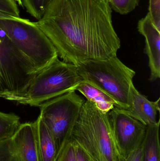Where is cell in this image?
<instances>
[{"label":"cell","instance_id":"cell-1","mask_svg":"<svg viewBox=\"0 0 160 161\" xmlns=\"http://www.w3.org/2000/svg\"><path fill=\"white\" fill-rule=\"evenodd\" d=\"M109 0H52L36 22L64 62L77 66L116 56L121 42Z\"/></svg>","mask_w":160,"mask_h":161},{"label":"cell","instance_id":"cell-2","mask_svg":"<svg viewBox=\"0 0 160 161\" xmlns=\"http://www.w3.org/2000/svg\"><path fill=\"white\" fill-rule=\"evenodd\" d=\"M69 139L79 146L91 161H122L108 113L85 100Z\"/></svg>","mask_w":160,"mask_h":161},{"label":"cell","instance_id":"cell-3","mask_svg":"<svg viewBox=\"0 0 160 161\" xmlns=\"http://www.w3.org/2000/svg\"><path fill=\"white\" fill-rule=\"evenodd\" d=\"M77 67L84 80L106 93L116 102L118 108L128 107L131 86L136 72L117 56L85 61Z\"/></svg>","mask_w":160,"mask_h":161},{"label":"cell","instance_id":"cell-4","mask_svg":"<svg viewBox=\"0 0 160 161\" xmlns=\"http://www.w3.org/2000/svg\"><path fill=\"white\" fill-rule=\"evenodd\" d=\"M37 73L0 27V97L20 104Z\"/></svg>","mask_w":160,"mask_h":161},{"label":"cell","instance_id":"cell-5","mask_svg":"<svg viewBox=\"0 0 160 161\" xmlns=\"http://www.w3.org/2000/svg\"><path fill=\"white\" fill-rule=\"evenodd\" d=\"M84 81L77 66L55 58L30 82L20 104L39 107L72 91Z\"/></svg>","mask_w":160,"mask_h":161},{"label":"cell","instance_id":"cell-6","mask_svg":"<svg viewBox=\"0 0 160 161\" xmlns=\"http://www.w3.org/2000/svg\"><path fill=\"white\" fill-rule=\"evenodd\" d=\"M0 27L39 72L58 57L51 42L36 23L19 17L0 19Z\"/></svg>","mask_w":160,"mask_h":161},{"label":"cell","instance_id":"cell-7","mask_svg":"<svg viewBox=\"0 0 160 161\" xmlns=\"http://www.w3.org/2000/svg\"><path fill=\"white\" fill-rule=\"evenodd\" d=\"M85 101L75 91H72L39 106V115L53 138L58 153L64 143L69 140Z\"/></svg>","mask_w":160,"mask_h":161},{"label":"cell","instance_id":"cell-8","mask_svg":"<svg viewBox=\"0 0 160 161\" xmlns=\"http://www.w3.org/2000/svg\"><path fill=\"white\" fill-rule=\"evenodd\" d=\"M119 152L125 157L142 147L147 126L115 107L108 113Z\"/></svg>","mask_w":160,"mask_h":161},{"label":"cell","instance_id":"cell-9","mask_svg":"<svg viewBox=\"0 0 160 161\" xmlns=\"http://www.w3.org/2000/svg\"><path fill=\"white\" fill-rule=\"evenodd\" d=\"M0 161H39L34 122L21 124L12 136L0 142Z\"/></svg>","mask_w":160,"mask_h":161},{"label":"cell","instance_id":"cell-10","mask_svg":"<svg viewBox=\"0 0 160 161\" xmlns=\"http://www.w3.org/2000/svg\"><path fill=\"white\" fill-rule=\"evenodd\" d=\"M138 29L146 40L145 53L149 59V80L160 77V31L155 26L148 13L139 21Z\"/></svg>","mask_w":160,"mask_h":161},{"label":"cell","instance_id":"cell-11","mask_svg":"<svg viewBox=\"0 0 160 161\" xmlns=\"http://www.w3.org/2000/svg\"><path fill=\"white\" fill-rule=\"evenodd\" d=\"M159 102L160 98L156 101L148 100L137 91L133 83L131 86L128 107L126 109L120 108L128 115L148 126L157 122V112L160 111Z\"/></svg>","mask_w":160,"mask_h":161},{"label":"cell","instance_id":"cell-12","mask_svg":"<svg viewBox=\"0 0 160 161\" xmlns=\"http://www.w3.org/2000/svg\"><path fill=\"white\" fill-rule=\"evenodd\" d=\"M34 123L39 161H56L58 154L56 144L40 115Z\"/></svg>","mask_w":160,"mask_h":161},{"label":"cell","instance_id":"cell-13","mask_svg":"<svg viewBox=\"0 0 160 161\" xmlns=\"http://www.w3.org/2000/svg\"><path fill=\"white\" fill-rule=\"evenodd\" d=\"M76 91L82 94L87 100L94 103L99 109L104 113H108L115 107L119 108L116 102L111 97L87 81L84 80L81 82Z\"/></svg>","mask_w":160,"mask_h":161},{"label":"cell","instance_id":"cell-14","mask_svg":"<svg viewBox=\"0 0 160 161\" xmlns=\"http://www.w3.org/2000/svg\"><path fill=\"white\" fill-rule=\"evenodd\" d=\"M160 120L157 124L148 126L142 145V161H160Z\"/></svg>","mask_w":160,"mask_h":161},{"label":"cell","instance_id":"cell-15","mask_svg":"<svg viewBox=\"0 0 160 161\" xmlns=\"http://www.w3.org/2000/svg\"><path fill=\"white\" fill-rule=\"evenodd\" d=\"M20 125V119L17 114L0 112V142L12 136Z\"/></svg>","mask_w":160,"mask_h":161},{"label":"cell","instance_id":"cell-16","mask_svg":"<svg viewBox=\"0 0 160 161\" xmlns=\"http://www.w3.org/2000/svg\"><path fill=\"white\" fill-rule=\"evenodd\" d=\"M23 6L32 17L39 20L52 0H22Z\"/></svg>","mask_w":160,"mask_h":161},{"label":"cell","instance_id":"cell-17","mask_svg":"<svg viewBox=\"0 0 160 161\" xmlns=\"http://www.w3.org/2000/svg\"><path fill=\"white\" fill-rule=\"evenodd\" d=\"M140 0H109L112 9L121 15L128 14L139 5Z\"/></svg>","mask_w":160,"mask_h":161},{"label":"cell","instance_id":"cell-18","mask_svg":"<svg viewBox=\"0 0 160 161\" xmlns=\"http://www.w3.org/2000/svg\"><path fill=\"white\" fill-rule=\"evenodd\" d=\"M56 161H77L75 146L71 140L69 139L64 143Z\"/></svg>","mask_w":160,"mask_h":161},{"label":"cell","instance_id":"cell-19","mask_svg":"<svg viewBox=\"0 0 160 161\" xmlns=\"http://www.w3.org/2000/svg\"><path fill=\"white\" fill-rule=\"evenodd\" d=\"M0 12L15 17H20L19 9L14 0H0Z\"/></svg>","mask_w":160,"mask_h":161},{"label":"cell","instance_id":"cell-20","mask_svg":"<svg viewBox=\"0 0 160 161\" xmlns=\"http://www.w3.org/2000/svg\"><path fill=\"white\" fill-rule=\"evenodd\" d=\"M148 13L154 25L160 31V0H149Z\"/></svg>","mask_w":160,"mask_h":161},{"label":"cell","instance_id":"cell-21","mask_svg":"<svg viewBox=\"0 0 160 161\" xmlns=\"http://www.w3.org/2000/svg\"><path fill=\"white\" fill-rule=\"evenodd\" d=\"M142 148L132 152L125 157H122V161H142Z\"/></svg>","mask_w":160,"mask_h":161},{"label":"cell","instance_id":"cell-22","mask_svg":"<svg viewBox=\"0 0 160 161\" xmlns=\"http://www.w3.org/2000/svg\"><path fill=\"white\" fill-rule=\"evenodd\" d=\"M75 146V152L77 161H91L88 156L81 148L76 144L73 143Z\"/></svg>","mask_w":160,"mask_h":161},{"label":"cell","instance_id":"cell-23","mask_svg":"<svg viewBox=\"0 0 160 161\" xmlns=\"http://www.w3.org/2000/svg\"><path fill=\"white\" fill-rule=\"evenodd\" d=\"M19 17H15L14 16H10L7 14H4V13L0 12V19H14Z\"/></svg>","mask_w":160,"mask_h":161},{"label":"cell","instance_id":"cell-24","mask_svg":"<svg viewBox=\"0 0 160 161\" xmlns=\"http://www.w3.org/2000/svg\"><path fill=\"white\" fill-rule=\"evenodd\" d=\"M14 1H15L16 3H18L21 6L23 7V6L22 1V0H14Z\"/></svg>","mask_w":160,"mask_h":161}]
</instances>
